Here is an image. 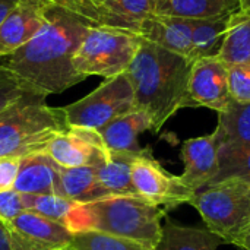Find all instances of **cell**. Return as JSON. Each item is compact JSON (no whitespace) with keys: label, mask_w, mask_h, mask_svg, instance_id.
Returning <instances> with one entry per match:
<instances>
[{"label":"cell","mask_w":250,"mask_h":250,"mask_svg":"<svg viewBox=\"0 0 250 250\" xmlns=\"http://www.w3.org/2000/svg\"><path fill=\"white\" fill-rule=\"evenodd\" d=\"M240 7L243 12L250 13V0H240Z\"/></svg>","instance_id":"obj_35"},{"label":"cell","mask_w":250,"mask_h":250,"mask_svg":"<svg viewBox=\"0 0 250 250\" xmlns=\"http://www.w3.org/2000/svg\"><path fill=\"white\" fill-rule=\"evenodd\" d=\"M51 4L62 7L82 21H85L89 26L101 25V10L105 0H48Z\"/></svg>","instance_id":"obj_28"},{"label":"cell","mask_w":250,"mask_h":250,"mask_svg":"<svg viewBox=\"0 0 250 250\" xmlns=\"http://www.w3.org/2000/svg\"><path fill=\"white\" fill-rule=\"evenodd\" d=\"M51 160L64 168L98 166L108 154L98 130L86 127H69L57 135L45 148Z\"/></svg>","instance_id":"obj_11"},{"label":"cell","mask_w":250,"mask_h":250,"mask_svg":"<svg viewBox=\"0 0 250 250\" xmlns=\"http://www.w3.org/2000/svg\"><path fill=\"white\" fill-rule=\"evenodd\" d=\"M91 26L76 15L51 6L42 29L25 45L4 59L10 69L35 94L48 97L81 83L73 57Z\"/></svg>","instance_id":"obj_1"},{"label":"cell","mask_w":250,"mask_h":250,"mask_svg":"<svg viewBox=\"0 0 250 250\" xmlns=\"http://www.w3.org/2000/svg\"><path fill=\"white\" fill-rule=\"evenodd\" d=\"M48 0H19L0 25V56L7 57L29 42L47 23Z\"/></svg>","instance_id":"obj_12"},{"label":"cell","mask_w":250,"mask_h":250,"mask_svg":"<svg viewBox=\"0 0 250 250\" xmlns=\"http://www.w3.org/2000/svg\"><path fill=\"white\" fill-rule=\"evenodd\" d=\"M144 38L127 29L91 26L75 57V69L85 78H113L127 70Z\"/></svg>","instance_id":"obj_6"},{"label":"cell","mask_w":250,"mask_h":250,"mask_svg":"<svg viewBox=\"0 0 250 250\" xmlns=\"http://www.w3.org/2000/svg\"><path fill=\"white\" fill-rule=\"evenodd\" d=\"M151 15L182 19H212L242 10L240 0H149Z\"/></svg>","instance_id":"obj_17"},{"label":"cell","mask_w":250,"mask_h":250,"mask_svg":"<svg viewBox=\"0 0 250 250\" xmlns=\"http://www.w3.org/2000/svg\"><path fill=\"white\" fill-rule=\"evenodd\" d=\"M13 189L22 195H60L59 166L45 151L23 157Z\"/></svg>","instance_id":"obj_15"},{"label":"cell","mask_w":250,"mask_h":250,"mask_svg":"<svg viewBox=\"0 0 250 250\" xmlns=\"http://www.w3.org/2000/svg\"><path fill=\"white\" fill-rule=\"evenodd\" d=\"M229 86L230 95L234 103H250V64L229 66Z\"/></svg>","instance_id":"obj_29"},{"label":"cell","mask_w":250,"mask_h":250,"mask_svg":"<svg viewBox=\"0 0 250 250\" xmlns=\"http://www.w3.org/2000/svg\"><path fill=\"white\" fill-rule=\"evenodd\" d=\"M69 129L63 107H51L42 95H26L0 111V158L45 151Z\"/></svg>","instance_id":"obj_4"},{"label":"cell","mask_w":250,"mask_h":250,"mask_svg":"<svg viewBox=\"0 0 250 250\" xmlns=\"http://www.w3.org/2000/svg\"><path fill=\"white\" fill-rule=\"evenodd\" d=\"M167 211L139 195H111L88 204H78L64 226L72 233L100 231L138 242L157 250L163 237Z\"/></svg>","instance_id":"obj_3"},{"label":"cell","mask_w":250,"mask_h":250,"mask_svg":"<svg viewBox=\"0 0 250 250\" xmlns=\"http://www.w3.org/2000/svg\"><path fill=\"white\" fill-rule=\"evenodd\" d=\"M132 183L141 198L166 211L189 204L196 193L182 182L180 176L168 173L154 158L149 146L142 148L132 164Z\"/></svg>","instance_id":"obj_8"},{"label":"cell","mask_w":250,"mask_h":250,"mask_svg":"<svg viewBox=\"0 0 250 250\" xmlns=\"http://www.w3.org/2000/svg\"><path fill=\"white\" fill-rule=\"evenodd\" d=\"M0 250H12L10 249V237H9L7 226L1 221H0Z\"/></svg>","instance_id":"obj_33"},{"label":"cell","mask_w":250,"mask_h":250,"mask_svg":"<svg viewBox=\"0 0 250 250\" xmlns=\"http://www.w3.org/2000/svg\"><path fill=\"white\" fill-rule=\"evenodd\" d=\"M196 19L149 15L139 28V35L166 50L193 60L192 31Z\"/></svg>","instance_id":"obj_14"},{"label":"cell","mask_w":250,"mask_h":250,"mask_svg":"<svg viewBox=\"0 0 250 250\" xmlns=\"http://www.w3.org/2000/svg\"><path fill=\"white\" fill-rule=\"evenodd\" d=\"M193 60L142 41L126 75L135 94V108L144 110L152 120V130L160 129L180 110L190 107L188 85Z\"/></svg>","instance_id":"obj_2"},{"label":"cell","mask_w":250,"mask_h":250,"mask_svg":"<svg viewBox=\"0 0 250 250\" xmlns=\"http://www.w3.org/2000/svg\"><path fill=\"white\" fill-rule=\"evenodd\" d=\"M57 250H72L70 248H63V249H57Z\"/></svg>","instance_id":"obj_36"},{"label":"cell","mask_w":250,"mask_h":250,"mask_svg":"<svg viewBox=\"0 0 250 250\" xmlns=\"http://www.w3.org/2000/svg\"><path fill=\"white\" fill-rule=\"evenodd\" d=\"M248 189H249V195H250V182H248Z\"/></svg>","instance_id":"obj_37"},{"label":"cell","mask_w":250,"mask_h":250,"mask_svg":"<svg viewBox=\"0 0 250 250\" xmlns=\"http://www.w3.org/2000/svg\"><path fill=\"white\" fill-rule=\"evenodd\" d=\"M60 196L76 204H88L105 196H111L98 182L97 168L94 166L64 168L59 166Z\"/></svg>","instance_id":"obj_19"},{"label":"cell","mask_w":250,"mask_h":250,"mask_svg":"<svg viewBox=\"0 0 250 250\" xmlns=\"http://www.w3.org/2000/svg\"><path fill=\"white\" fill-rule=\"evenodd\" d=\"M226 242L209 229L186 227L167 218L157 250H217Z\"/></svg>","instance_id":"obj_20"},{"label":"cell","mask_w":250,"mask_h":250,"mask_svg":"<svg viewBox=\"0 0 250 250\" xmlns=\"http://www.w3.org/2000/svg\"><path fill=\"white\" fill-rule=\"evenodd\" d=\"M145 130H152V120L146 111L135 108L98 129V133L110 151L138 152L142 149L138 138Z\"/></svg>","instance_id":"obj_16"},{"label":"cell","mask_w":250,"mask_h":250,"mask_svg":"<svg viewBox=\"0 0 250 250\" xmlns=\"http://www.w3.org/2000/svg\"><path fill=\"white\" fill-rule=\"evenodd\" d=\"M21 160L22 158H19V157L0 158V192L12 190L15 188Z\"/></svg>","instance_id":"obj_31"},{"label":"cell","mask_w":250,"mask_h":250,"mask_svg":"<svg viewBox=\"0 0 250 250\" xmlns=\"http://www.w3.org/2000/svg\"><path fill=\"white\" fill-rule=\"evenodd\" d=\"M230 16L195 21L192 31L193 60L201 57H215L220 54L227 35Z\"/></svg>","instance_id":"obj_24"},{"label":"cell","mask_w":250,"mask_h":250,"mask_svg":"<svg viewBox=\"0 0 250 250\" xmlns=\"http://www.w3.org/2000/svg\"><path fill=\"white\" fill-rule=\"evenodd\" d=\"M1 59H3V57H1V56H0V60H1Z\"/></svg>","instance_id":"obj_38"},{"label":"cell","mask_w":250,"mask_h":250,"mask_svg":"<svg viewBox=\"0 0 250 250\" xmlns=\"http://www.w3.org/2000/svg\"><path fill=\"white\" fill-rule=\"evenodd\" d=\"M138 152L110 151L107 157L95 166L100 185L110 195H138L132 183V164Z\"/></svg>","instance_id":"obj_21"},{"label":"cell","mask_w":250,"mask_h":250,"mask_svg":"<svg viewBox=\"0 0 250 250\" xmlns=\"http://www.w3.org/2000/svg\"><path fill=\"white\" fill-rule=\"evenodd\" d=\"M234 246H237L240 250H250V227L239 237Z\"/></svg>","instance_id":"obj_34"},{"label":"cell","mask_w":250,"mask_h":250,"mask_svg":"<svg viewBox=\"0 0 250 250\" xmlns=\"http://www.w3.org/2000/svg\"><path fill=\"white\" fill-rule=\"evenodd\" d=\"M220 149L221 142L215 130L207 136L185 141L182 145L185 164L182 182L195 192L208 186L220 171Z\"/></svg>","instance_id":"obj_13"},{"label":"cell","mask_w":250,"mask_h":250,"mask_svg":"<svg viewBox=\"0 0 250 250\" xmlns=\"http://www.w3.org/2000/svg\"><path fill=\"white\" fill-rule=\"evenodd\" d=\"M218 57L227 64H250V13L231 15L227 35Z\"/></svg>","instance_id":"obj_23"},{"label":"cell","mask_w":250,"mask_h":250,"mask_svg":"<svg viewBox=\"0 0 250 250\" xmlns=\"http://www.w3.org/2000/svg\"><path fill=\"white\" fill-rule=\"evenodd\" d=\"M149 15V0H105L100 26L127 29L139 34L142 22Z\"/></svg>","instance_id":"obj_22"},{"label":"cell","mask_w":250,"mask_h":250,"mask_svg":"<svg viewBox=\"0 0 250 250\" xmlns=\"http://www.w3.org/2000/svg\"><path fill=\"white\" fill-rule=\"evenodd\" d=\"M195 207L212 233L226 245H236L250 227V195L248 182L229 179L205 186L193 195Z\"/></svg>","instance_id":"obj_5"},{"label":"cell","mask_w":250,"mask_h":250,"mask_svg":"<svg viewBox=\"0 0 250 250\" xmlns=\"http://www.w3.org/2000/svg\"><path fill=\"white\" fill-rule=\"evenodd\" d=\"M188 95L190 107H207L224 113L231 104L229 86V66L218 57H201L193 60Z\"/></svg>","instance_id":"obj_9"},{"label":"cell","mask_w":250,"mask_h":250,"mask_svg":"<svg viewBox=\"0 0 250 250\" xmlns=\"http://www.w3.org/2000/svg\"><path fill=\"white\" fill-rule=\"evenodd\" d=\"M31 94L35 92L29 89L10 69L0 63V111Z\"/></svg>","instance_id":"obj_27"},{"label":"cell","mask_w":250,"mask_h":250,"mask_svg":"<svg viewBox=\"0 0 250 250\" xmlns=\"http://www.w3.org/2000/svg\"><path fill=\"white\" fill-rule=\"evenodd\" d=\"M19 0H0V25L6 19V16L12 12V9L18 4Z\"/></svg>","instance_id":"obj_32"},{"label":"cell","mask_w":250,"mask_h":250,"mask_svg":"<svg viewBox=\"0 0 250 250\" xmlns=\"http://www.w3.org/2000/svg\"><path fill=\"white\" fill-rule=\"evenodd\" d=\"M69 127L98 130L111 120L135 110V94L125 73L107 78L83 98L63 107Z\"/></svg>","instance_id":"obj_7"},{"label":"cell","mask_w":250,"mask_h":250,"mask_svg":"<svg viewBox=\"0 0 250 250\" xmlns=\"http://www.w3.org/2000/svg\"><path fill=\"white\" fill-rule=\"evenodd\" d=\"M22 202L25 211L35 212L62 224H64L69 212L78 205L60 195H22Z\"/></svg>","instance_id":"obj_25"},{"label":"cell","mask_w":250,"mask_h":250,"mask_svg":"<svg viewBox=\"0 0 250 250\" xmlns=\"http://www.w3.org/2000/svg\"><path fill=\"white\" fill-rule=\"evenodd\" d=\"M72 250H152L138 242L100 233V231H83L73 234Z\"/></svg>","instance_id":"obj_26"},{"label":"cell","mask_w":250,"mask_h":250,"mask_svg":"<svg viewBox=\"0 0 250 250\" xmlns=\"http://www.w3.org/2000/svg\"><path fill=\"white\" fill-rule=\"evenodd\" d=\"M12 250H57L69 248L73 234L64 224L31 211L7 223Z\"/></svg>","instance_id":"obj_10"},{"label":"cell","mask_w":250,"mask_h":250,"mask_svg":"<svg viewBox=\"0 0 250 250\" xmlns=\"http://www.w3.org/2000/svg\"><path fill=\"white\" fill-rule=\"evenodd\" d=\"M23 202L22 193L16 192L15 189L0 192V221L7 224L13 221L21 212H23Z\"/></svg>","instance_id":"obj_30"},{"label":"cell","mask_w":250,"mask_h":250,"mask_svg":"<svg viewBox=\"0 0 250 250\" xmlns=\"http://www.w3.org/2000/svg\"><path fill=\"white\" fill-rule=\"evenodd\" d=\"M220 142V160L245 151L250 146V103L239 104L231 101L224 113L218 114L215 129Z\"/></svg>","instance_id":"obj_18"}]
</instances>
